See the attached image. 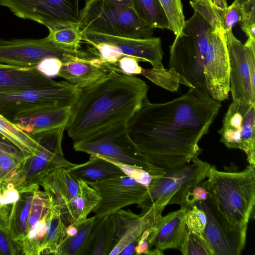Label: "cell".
Returning <instances> with one entry per match:
<instances>
[{"mask_svg": "<svg viewBox=\"0 0 255 255\" xmlns=\"http://www.w3.org/2000/svg\"><path fill=\"white\" fill-rule=\"evenodd\" d=\"M113 2L122 5L131 6V0H111Z\"/></svg>", "mask_w": 255, "mask_h": 255, "instance_id": "f907efd6", "label": "cell"}, {"mask_svg": "<svg viewBox=\"0 0 255 255\" xmlns=\"http://www.w3.org/2000/svg\"><path fill=\"white\" fill-rule=\"evenodd\" d=\"M189 1L194 11L202 16L212 28L223 29L222 21L206 0H189Z\"/></svg>", "mask_w": 255, "mask_h": 255, "instance_id": "ab89813d", "label": "cell"}, {"mask_svg": "<svg viewBox=\"0 0 255 255\" xmlns=\"http://www.w3.org/2000/svg\"><path fill=\"white\" fill-rule=\"evenodd\" d=\"M63 62L58 58L48 57L42 59L36 69L46 77L52 78L57 77Z\"/></svg>", "mask_w": 255, "mask_h": 255, "instance_id": "b9f144b4", "label": "cell"}, {"mask_svg": "<svg viewBox=\"0 0 255 255\" xmlns=\"http://www.w3.org/2000/svg\"><path fill=\"white\" fill-rule=\"evenodd\" d=\"M67 224L60 211L52 205L46 218V232L40 249V255H55L67 236Z\"/></svg>", "mask_w": 255, "mask_h": 255, "instance_id": "83f0119b", "label": "cell"}, {"mask_svg": "<svg viewBox=\"0 0 255 255\" xmlns=\"http://www.w3.org/2000/svg\"><path fill=\"white\" fill-rule=\"evenodd\" d=\"M241 5L235 0L227 6L223 20V28L225 31L232 30L241 19Z\"/></svg>", "mask_w": 255, "mask_h": 255, "instance_id": "ee69618b", "label": "cell"}, {"mask_svg": "<svg viewBox=\"0 0 255 255\" xmlns=\"http://www.w3.org/2000/svg\"><path fill=\"white\" fill-rule=\"evenodd\" d=\"M78 23L82 32L133 38L151 37L154 31L132 7L111 0H86Z\"/></svg>", "mask_w": 255, "mask_h": 255, "instance_id": "277c9868", "label": "cell"}, {"mask_svg": "<svg viewBox=\"0 0 255 255\" xmlns=\"http://www.w3.org/2000/svg\"><path fill=\"white\" fill-rule=\"evenodd\" d=\"M52 204L45 192L38 189L33 196L27 222L25 235L48 212Z\"/></svg>", "mask_w": 255, "mask_h": 255, "instance_id": "d590c367", "label": "cell"}, {"mask_svg": "<svg viewBox=\"0 0 255 255\" xmlns=\"http://www.w3.org/2000/svg\"><path fill=\"white\" fill-rule=\"evenodd\" d=\"M71 107L46 106L19 112L11 120L18 128L31 136L66 127Z\"/></svg>", "mask_w": 255, "mask_h": 255, "instance_id": "d6986e66", "label": "cell"}, {"mask_svg": "<svg viewBox=\"0 0 255 255\" xmlns=\"http://www.w3.org/2000/svg\"><path fill=\"white\" fill-rule=\"evenodd\" d=\"M54 80L36 68H25L0 63V94L24 91L49 84Z\"/></svg>", "mask_w": 255, "mask_h": 255, "instance_id": "7402d4cb", "label": "cell"}, {"mask_svg": "<svg viewBox=\"0 0 255 255\" xmlns=\"http://www.w3.org/2000/svg\"><path fill=\"white\" fill-rule=\"evenodd\" d=\"M88 51L103 63L112 66L124 56L149 63L153 67L164 68L163 51L159 37L133 38L101 33L82 32Z\"/></svg>", "mask_w": 255, "mask_h": 255, "instance_id": "ba28073f", "label": "cell"}, {"mask_svg": "<svg viewBox=\"0 0 255 255\" xmlns=\"http://www.w3.org/2000/svg\"><path fill=\"white\" fill-rule=\"evenodd\" d=\"M56 57L63 62L96 58L88 50L59 46L46 37L41 39H0V63L20 67L36 68L44 58Z\"/></svg>", "mask_w": 255, "mask_h": 255, "instance_id": "9c48e42d", "label": "cell"}, {"mask_svg": "<svg viewBox=\"0 0 255 255\" xmlns=\"http://www.w3.org/2000/svg\"><path fill=\"white\" fill-rule=\"evenodd\" d=\"M255 166L245 170L219 171L210 165L205 181L209 196L232 225H248L255 204Z\"/></svg>", "mask_w": 255, "mask_h": 255, "instance_id": "3957f363", "label": "cell"}, {"mask_svg": "<svg viewBox=\"0 0 255 255\" xmlns=\"http://www.w3.org/2000/svg\"><path fill=\"white\" fill-rule=\"evenodd\" d=\"M20 161L12 155L2 152L0 156V181L8 178Z\"/></svg>", "mask_w": 255, "mask_h": 255, "instance_id": "bcb514c9", "label": "cell"}, {"mask_svg": "<svg viewBox=\"0 0 255 255\" xmlns=\"http://www.w3.org/2000/svg\"><path fill=\"white\" fill-rule=\"evenodd\" d=\"M241 5L244 4L249 0H237Z\"/></svg>", "mask_w": 255, "mask_h": 255, "instance_id": "816d5d0a", "label": "cell"}, {"mask_svg": "<svg viewBox=\"0 0 255 255\" xmlns=\"http://www.w3.org/2000/svg\"><path fill=\"white\" fill-rule=\"evenodd\" d=\"M139 61L135 58L129 56H124L112 66H110L114 71L125 74L135 76L141 74L142 68L139 66Z\"/></svg>", "mask_w": 255, "mask_h": 255, "instance_id": "60d3db41", "label": "cell"}, {"mask_svg": "<svg viewBox=\"0 0 255 255\" xmlns=\"http://www.w3.org/2000/svg\"><path fill=\"white\" fill-rule=\"evenodd\" d=\"M161 213L152 208L136 214L130 210L120 209L112 215L115 247L109 255H133L142 233L155 226Z\"/></svg>", "mask_w": 255, "mask_h": 255, "instance_id": "e0dca14e", "label": "cell"}, {"mask_svg": "<svg viewBox=\"0 0 255 255\" xmlns=\"http://www.w3.org/2000/svg\"><path fill=\"white\" fill-rule=\"evenodd\" d=\"M225 32L232 101L255 105V40L243 44L232 30Z\"/></svg>", "mask_w": 255, "mask_h": 255, "instance_id": "8fae6325", "label": "cell"}, {"mask_svg": "<svg viewBox=\"0 0 255 255\" xmlns=\"http://www.w3.org/2000/svg\"><path fill=\"white\" fill-rule=\"evenodd\" d=\"M113 71L99 58L76 60L63 62L57 77L79 89H83L97 82Z\"/></svg>", "mask_w": 255, "mask_h": 255, "instance_id": "44dd1931", "label": "cell"}, {"mask_svg": "<svg viewBox=\"0 0 255 255\" xmlns=\"http://www.w3.org/2000/svg\"><path fill=\"white\" fill-rule=\"evenodd\" d=\"M210 165L196 157L153 177L144 200L138 205L141 213L150 208L162 213L167 205L172 204L183 207L187 192L206 178Z\"/></svg>", "mask_w": 255, "mask_h": 255, "instance_id": "8992f818", "label": "cell"}, {"mask_svg": "<svg viewBox=\"0 0 255 255\" xmlns=\"http://www.w3.org/2000/svg\"><path fill=\"white\" fill-rule=\"evenodd\" d=\"M178 250L183 255H214L205 237L191 233L186 227L183 239Z\"/></svg>", "mask_w": 255, "mask_h": 255, "instance_id": "e575fe53", "label": "cell"}, {"mask_svg": "<svg viewBox=\"0 0 255 255\" xmlns=\"http://www.w3.org/2000/svg\"><path fill=\"white\" fill-rule=\"evenodd\" d=\"M0 252L1 255H16L21 253L18 244L10 236L9 231L0 228Z\"/></svg>", "mask_w": 255, "mask_h": 255, "instance_id": "f6af8a7d", "label": "cell"}, {"mask_svg": "<svg viewBox=\"0 0 255 255\" xmlns=\"http://www.w3.org/2000/svg\"><path fill=\"white\" fill-rule=\"evenodd\" d=\"M149 87L142 79L112 71L81 89L65 127L74 141L109 127L127 123L147 99Z\"/></svg>", "mask_w": 255, "mask_h": 255, "instance_id": "7a4b0ae2", "label": "cell"}, {"mask_svg": "<svg viewBox=\"0 0 255 255\" xmlns=\"http://www.w3.org/2000/svg\"><path fill=\"white\" fill-rule=\"evenodd\" d=\"M77 179L79 192L61 213L67 225H76L86 219L100 200L99 195L93 188L84 180Z\"/></svg>", "mask_w": 255, "mask_h": 255, "instance_id": "cb8c5ba5", "label": "cell"}, {"mask_svg": "<svg viewBox=\"0 0 255 255\" xmlns=\"http://www.w3.org/2000/svg\"><path fill=\"white\" fill-rule=\"evenodd\" d=\"M186 210L181 207L158 219L147 239L149 251L153 246L162 251L170 249H178L185 235Z\"/></svg>", "mask_w": 255, "mask_h": 255, "instance_id": "ffe728a7", "label": "cell"}, {"mask_svg": "<svg viewBox=\"0 0 255 255\" xmlns=\"http://www.w3.org/2000/svg\"><path fill=\"white\" fill-rule=\"evenodd\" d=\"M96 219L94 216L75 225L78 228V233L73 237L66 236L55 255H83Z\"/></svg>", "mask_w": 255, "mask_h": 255, "instance_id": "1f68e13d", "label": "cell"}, {"mask_svg": "<svg viewBox=\"0 0 255 255\" xmlns=\"http://www.w3.org/2000/svg\"><path fill=\"white\" fill-rule=\"evenodd\" d=\"M220 141L229 148L240 149L255 166V105L232 101L218 130Z\"/></svg>", "mask_w": 255, "mask_h": 255, "instance_id": "7c38bea8", "label": "cell"}, {"mask_svg": "<svg viewBox=\"0 0 255 255\" xmlns=\"http://www.w3.org/2000/svg\"><path fill=\"white\" fill-rule=\"evenodd\" d=\"M47 27L49 32L46 37L52 42L70 49L77 50L81 48L83 35L78 22H56Z\"/></svg>", "mask_w": 255, "mask_h": 255, "instance_id": "f1b7e54d", "label": "cell"}, {"mask_svg": "<svg viewBox=\"0 0 255 255\" xmlns=\"http://www.w3.org/2000/svg\"><path fill=\"white\" fill-rule=\"evenodd\" d=\"M13 205H1L0 203V228L9 231L10 216Z\"/></svg>", "mask_w": 255, "mask_h": 255, "instance_id": "7dc6e473", "label": "cell"}, {"mask_svg": "<svg viewBox=\"0 0 255 255\" xmlns=\"http://www.w3.org/2000/svg\"><path fill=\"white\" fill-rule=\"evenodd\" d=\"M141 74L157 85L171 91H177L180 84L189 87L188 83L173 68H143Z\"/></svg>", "mask_w": 255, "mask_h": 255, "instance_id": "d6a6232c", "label": "cell"}, {"mask_svg": "<svg viewBox=\"0 0 255 255\" xmlns=\"http://www.w3.org/2000/svg\"><path fill=\"white\" fill-rule=\"evenodd\" d=\"M78 232V228L74 224L67 225L66 227V234L67 236L73 237L77 235Z\"/></svg>", "mask_w": 255, "mask_h": 255, "instance_id": "681fc988", "label": "cell"}, {"mask_svg": "<svg viewBox=\"0 0 255 255\" xmlns=\"http://www.w3.org/2000/svg\"><path fill=\"white\" fill-rule=\"evenodd\" d=\"M90 155L86 162L67 168L77 179L94 182L125 175L118 166L101 156Z\"/></svg>", "mask_w": 255, "mask_h": 255, "instance_id": "484cf974", "label": "cell"}, {"mask_svg": "<svg viewBox=\"0 0 255 255\" xmlns=\"http://www.w3.org/2000/svg\"><path fill=\"white\" fill-rule=\"evenodd\" d=\"M81 90L66 81L54 80L33 89L0 94V114L11 121L17 113L32 109L46 106L72 108Z\"/></svg>", "mask_w": 255, "mask_h": 255, "instance_id": "30bf717a", "label": "cell"}, {"mask_svg": "<svg viewBox=\"0 0 255 255\" xmlns=\"http://www.w3.org/2000/svg\"><path fill=\"white\" fill-rule=\"evenodd\" d=\"M208 192L204 180L187 192L183 208L188 209L199 201H205L209 198Z\"/></svg>", "mask_w": 255, "mask_h": 255, "instance_id": "7bdbcfd3", "label": "cell"}, {"mask_svg": "<svg viewBox=\"0 0 255 255\" xmlns=\"http://www.w3.org/2000/svg\"><path fill=\"white\" fill-rule=\"evenodd\" d=\"M73 148L90 155H99L124 163L141 167L152 176L166 170L149 162L130 137L127 124L109 127L80 139L74 141Z\"/></svg>", "mask_w": 255, "mask_h": 255, "instance_id": "52a82bcc", "label": "cell"}, {"mask_svg": "<svg viewBox=\"0 0 255 255\" xmlns=\"http://www.w3.org/2000/svg\"><path fill=\"white\" fill-rule=\"evenodd\" d=\"M185 223L187 229L191 233L201 237L207 224L205 213L195 204L187 209L185 215Z\"/></svg>", "mask_w": 255, "mask_h": 255, "instance_id": "8d00e7d4", "label": "cell"}, {"mask_svg": "<svg viewBox=\"0 0 255 255\" xmlns=\"http://www.w3.org/2000/svg\"><path fill=\"white\" fill-rule=\"evenodd\" d=\"M99 156L116 165L125 175L133 178L139 183L146 187L149 186L153 178L147 171L141 167L121 162L101 155Z\"/></svg>", "mask_w": 255, "mask_h": 255, "instance_id": "74e56055", "label": "cell"}, {"mask_svg": "<svg viewBox=\"0 0 255 255\" xmlns=\"http://www.w3.org/2000/svg\"><path fill=\"white\" fill-rule=\"evenodd\" d=\"M86 182L100 197L99 203L92 211L96 219L113 214L128 205H139L147 193V187L126 175Z\"/></svg>", "mask_w": 255, "mask_h": 255, "instance_id": "4fadbf2b", "label": "cell"}, {"mask_svg": "<svg viewBox=\"0 0 255 255\" xmlns=\"http://www.w3.org/2000/svg\"><path fill=\"white\" fill-rule=\"evenodd\" d=\"M167 19L169 30L176 36L182 30L185 21L181 0H158Z\"/></svg>", "mask_w": 255, "mask_h": 255, "instance_id": "836d02e7", "label": "cell"}, {"mask_svg": "<svg viewBox=\"0 0 255 255\" xmlns=\"http://www.w3.org/2000/svg\"><path fill=\"white\" fill-rule=\"evenodd\" d=\"M38 189L39 186L20 192L19 199L13 204L9 221V233L11 239L18 245L25 235L31 203Z\"/></svg>", "mask_w": 255, "mask_h": 255, "instance_id": "4316f807", "label": "cell"}, {"mask_svg": "<svg viewBox=\"0 0 255 255\" xmlns=\"http://www.w3.org/2000/svg\"><path fill=\"white\" fill-rule=\"evenodd\" d=\"M79 0H0L15 15L46 27L61 21L78 22Z\"/></svg>", "mask_w": 255, "mask_h": 255, "instance_id": "2e32d148", "label": "cell"}, {"mask_svg": "<svg viewBox=\"0 0 255 255\" xmlns=\"http://www.w3.org/2000/svg\"><path fill=\"white\" fill-rule=\"evenodd\" d=\"M137 16L153 28L169 29L167 19L158 0H131Z\"/></svg>", "mask_w": 255, "mask_h": 255, "instance_id": "4dcf8cb0", "label": "cell"}, {"mask_svg": "<svg viewBox=\"0 0 255 255\" xmlns=\"http://www.w3.org/2000/svg\"><path fill=\"white\" fill-rule=\"evenodd\" d=\"M65 130L61 127L32 135L38 142L35 153L20 161L10 176L0 182L12 184L20 192L38 186L42 179L55 169L75 166L64 157Z\"/></svg>", "mask_w": 255, "mask_h": 255, "instance_id": "5b68a950", "label": "cell"}, {"mask_svg": "<svg viewBox=\"0 0 255 255\" xmlns=\"http://www.w3.org/2000/svg\"><path fill=\"white\" fill-rule=\"evenodd\" d=\"M242 30L248 38L255 40V0H249L241 5Z\"/></svg>", "mask_w": 255, "mask_h": 255, "instance_id": "f35d334b", "label": "cell"}, {"mask_svg": "<svg viewBox=\"0 0 255 255\" xmlns=\"http://www.w3.org/2000/svg\"><path fill=\"white\" fill-rule=\"evenodd\" d=\"M195 204L206 215L203 235L214 255H241L246 245L248 225L239 227L231 224L209 197Z\"/></svg>", "mask_w": 255, "mask_h": 255, "instance_id": "5bb4252c", "label": "cell"}, {"mask_svg": "<svg viewBox=\"0 0 255 255\" xmlns=\"http://www.w3.org/2000/svg\"><path fill=\"white\" fill-rule=\"evenodd\" d=\"M223 22L227 6V0H206Z\"/></svg>", "mask_w": 255, "mask_h": 255, "instance_id": "c3c4849f", "label": "cell"}, {"mask_svg": "<svg viewBox=\"0 0 255 255\" xmlns=\"http://www.w3.org/2000/svg\"><path fill=\"white\" fill-rule=\"evenodd\" d=\"M205 60V57L199 53L190 37L183 30L175 36L170 46L169 68H173L190 88H206Z\"/></svg>", "mask_w": 255, "mask_h": 255, "instance_id": "ac0fdd59", "label": "cell"}, {"mask_svg": "<svg viewBox=\"0 0 255 255\" xmlns=\"http://www.w3.org/2000/svg\"><path fill=\"white\" fill-rule=\"evenodd\" d=\"M208 47L204 75L206 89L215 100L221 102L230 93L229 60L224 29L211 27L207 32Z\"/></svg>", "mask_w": 255, "mask_h": 255, "instance_id": "9a60e30c", "label": "cell"}, {"mask_svg": "<svg viewBox=\"0 0 255 255\" xmlns=\"http://www.w3.org/2000/svg\"><path fill=\"white\" fill-rule=\"evenodd\" d=\"M0 255H1V253H0Z\"/></svg>", "mask_w": 255, "mask_h": 255, "instance_id": "f5cc1de1", "label": "cell"}, {"mask_svg": "<svg viewBox=\"0 0 255 255\" xmlns=\"http://www.w3.org/2000/svg\"><path fill=\"white\" fill-rule=\"evenodd\" d=\"M0 134L18 148L25 158L33 154L37 148L38 142L30 134L0 114Z\"/></svg>", "mask_w": 255, "mask_h": 255, "instance_id": "f546056e", "label": "cell"}, {"mask_svg": "<svg viewBox=\"0 0 255 255\" xmlns=\"http://www.w3.org/2000/svg\"><path fill=\"white\" fill-rule=\"evenodd\" d=\"M114 247L112 215L96 219L83 255H109Z\"/></svg>", "mask_w": 255, "mask_h": 255, "instance_id": "d4e9b609", "label": "cell"}, {"mask_svg": "<svg viewBox=\"0 0 255 255\" xmlns=\"http://www.w3.org/2000/svg\"><path fill=\"white\" fill-rule=\"evenodd\" d=\"M52 205L61 213L79 192L78 179L65 168H59L44 176L39 183Z\"/></svg>", "mask_w": 255, "mask_h": 255, "instance_id": "603a6c76", "label": "cell"}, {"mask_svg": "<svg viewBox=\"0 0 255 255\" xmlns=\"http://www.w3.org/2000/svg\"><path fill=\"white\" fill-rule=\"evenodd\" d=\"M220 102L204 87L190 88L184 95L163 103L146 99L127 128L146 160L167 170L198 156V143L208 133Z\"/></svg>", "mask_w": 255, "mask_h": 255, "instance_id": "6da1fadb", "label": "cell"}]
</instances>
